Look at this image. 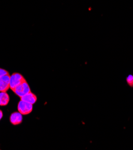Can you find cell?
<instances>
[{"instance_id": "obj_1", "label": "cell", "mask_w": 133, "mask_h": 150, "mask_svg": "<svg viewBox=\"0 0 133 150\" xmlns=\"http://www.w3.org/2000/svg\"><path fill=\"white\" fill-rule=\"evenodd\" d=\"M13 91L19 97L22 98L29 92H31V89L26 81H25L18 86Z\"/></svg>"}, {"instance_id": "obj_2", "label": "cell", "mask_w": 133, "mask_h": 150, "mask_svg": "<svg viewBox=\"0 0 133 150\" xmlns=\"http://www.w3.org/2000/svg\"><path fill=\"white\" fill-rule=\"evenodd\" d=\"M26 81L24 77L19 73H13L10 78V88L13 91L18 86Z\"/></svg>"}, {"instance_id": "obj_3", "label": "cell", "mask_w": 133, "mask_h": 150, "mask_svg": "<svg viewBox=\"0 0 133 150\" xmlns=\"http://www.w3.org/2000/svg\"><path fill=\"white\" fill-rule=\"evenodd\" d=\"M33 109V105L21 100L18 103V110L22 115H27L31 113Z\"/></svg>"}, {"instance_id": "obj_4", "label": "cell", "mask_w": 133, "mask_h": 150, "mask_svg": "<svg viewBox=\"0 0 133 150\" xmlns=\"http://www.w3.org/2000/svg\"><path fill=\"white\" fill-rule=\"evenodd\" d=\"M10 78L9 74L4 75L0 77V92H7L10 88Z\"/></svg>"}, {"instance_id": "obj_5", "label": "cell", "mask_w": 133, "mask_h": 150, "mask_svg": "<svg viewBox=\"0 0 133 150\" xmlns=\"http://www.w3.org/2000/svg\"><path fill=\"white\" fill-rule=\"evenodd\" d=\"M22 114L18 112H13L11 114L10 117V121L13 125H18L22 122L23 117Z\"/></svg>"}, {"instance_id": "obj_6", "label": "cell", "mask_w": 133, "mask_h": 150, "mask_svg": "<svg viewBox=\"0 0 133 150\" xmlns=\"http://www.w3.org/2000/svg\"><path fill=\"white\" fill-rule=\"evenodd\" d=\"M21 100L34 105L36 102L37 98V96L34 93H33L31 92H29V93H28L26 95L23 96V97L21 98Z\"/></svg>"}, {"instance_id": "obj_7", "label": "cell", "mask_w": 133, "mask_h": 150, "mask_svg": "<svg viewBox=\"0 0 133 150\" xmlns=\"http://www.w3.org/2000/svg\"><path fill=\"white\" fill-rule=\"evenodd\" d=\"M9 101L10 97L6 92H0V106H6Z\"/></svg>"}, {"instance_id": "obj_8", "label": "cell", "mask_w": 133, "mask_h": 150, "mask_svg": "<svg viewBox=\"0 0 133 150\" xmlns=\"http://www.w3.org/2000/svg\"><path fill=\"white\" fill-rule=\"evenodd\" d=\"M125 81L127 85L129 87L133 88V75L132 74H129L128 76L126 77Z\"/></svg>"}, {"instance_id": "obj_9", "label": "cell", "mask_w": 133, "mask_h": 150, "mask_svg": "<svg viewBox=\"0 0 133 150\" xmlns=\"http://www.w3.org/2000/svg\"><path fill=\"white\" fill-rule=\"evenodd\" d=\"M8 74H9V72L7 71H6L2 68H0V77H1L2 76H4V75H6Z\"/></svg>"}, {"instance_id": "obj_10", "label": "cell", "mask_w": 133, "mask_h": 150, "mask_svg": "<svg viewBox=\"0 0 133 150\" xmlns=\"http://www.w3.org/2000/svg\"><path fill=\"white\" fill-rule=\"evenodd\" d=\"M3 117V113L1 110H0V120H1L2 119Z\"/></svg>"}]
</instances>
